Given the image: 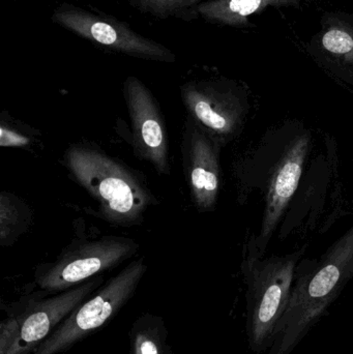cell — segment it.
<instances>
[{"instance_id":"obj_5","label":"cell","mask_w":353,"mask_h":354,"mask_svg":"<svg viewBox=\"0 0 353 354\" xmlns=\"http://www.w3.org/2000/svg\"><path fill=\"white\" fill-rule=\"evenodd\" d=\"M300 255L302 252L265 261L250 260L246 266L249 339L256 353L273 344L278 324L289 304Z\"/></svg>"},{"instance_id":"obj_16","label":"cell","mask_w":353,"mask_h":354,"mask_svg":"<svg viewBox=\"0 0 353 354\" xmlns=\"http://www.w3.org/2000/svg\"><path fill=\"white\" fill-rule=\"evenodd\" d=\"M323 50L331 57L353 70V27L346 23L329 26L321 39Z\"/></svg>"},{"instance_id":"obj_14","label":"cell","mask_w":353,"mask_h":354,"mask_svg":"<svg viewBox=\"0 0 353 354\" xmlns=\"http://www.w3.org/2000/svg\"><path fill=\"white\" fill-rule=\"evenodd\" d=\"M32 220V212L26 203L12 193L0 195V243L12 245L26 231Z\"/></svg>"},{"instance_id":"obj_17","label":"cell","mask_w":353,"mask_h":354,"mask_svg":"<svg viewBox=\"0 0 353 354\" xmlns=\"http://www.w3.org/2000/svg\"><path fill=\"white\" fill-rule=\"evenodd\" d=\"M0 145L2 147H25L30 145V141L24 135L16 132L10 127L1 124V139Z\"/></svg>"},{"instance_id":"obj_11","label":"cell","mask_w":353,"mask_h":354,"mask_svg":"<svg viewBox=\"0 0 353 354\" xmlns=\"http://www.w3.org/2000/svg\"><path fill=\"white\" fill-rule=\"evenodd\" d=\"M308 147L309 137L306 135L298 137L288 147L274 171L267 195L265 218L261 225V249L271 239L282 214L298 189Z\"/></svg>"},{"instance_id":"obj_9","label":"cell","mask_w":353,"mask_h":354,"mask_svg":"<svg viewBox=\"0 0 353 354\" xmlns=\"http://www.w3.org/2000/svg\"><path fill=\"white\" fill-rule=\"evenodd\" d=\"M220 145L200 124L187 116L182 153L184 176L198 212H211L220 191Z\"/></svg>"},{"instance_id":"obj_15","label":"cell","mask_w":353,"mask_h":354,"mask_svg":"<svg viewBox=\"0 0 353 354\" xmlns=\"http://www.w3.org/2000/svg\"><path fill=\"white\" fill-rule=\"evenodd\" d=\"M140 12L155 18L195 20L194 10L202 0H126Z\"/></svg>"},{"instance_id":"obj_1","label":"cell","mask_w":353,"mask_h":354,"mask_svg":"<svg viewBox=\"0 0 353 354\" xmlns=\"http://www.w3.org/2000/svg\"><path fill=\"white\" fill-rule=\"evenodd\" d=\"M64 164L79 185L99 203V216L116 226L140 225L157 200L138 172L99 147L77 143L64 153Z\"/></svg>"},{"instance_id":"obj_7","label":"cell","mask_w":353,"mask_h":354,"mask_svg":"<svg viewBox=\"0 0 353 354\" xmlns=\"http://www.w3.org/2000/svg\"><path fill=\"white\" fill-rule=\"evenodd\" d=\"M52 22L109 51L149 62H176L166 46L135 31L128 23L97 10L62 2L52 12Z\"/></svg>"},{"instance_id":"obj_8","label":"cell","mask_w":353,"mask_h":354,"mask_svg":"<svg viewBox=\"0 0 353 354\" xmlns=\"http://www.w3.org/2000/svg\"><path fill=\"white\" fill-rule=\"evenodd\" d=\"M124 97L132 124L135 153L160 174L169 176L167 131L157 100L149 87L134 76L124 81Z\"/></svg>"},{"instance_id":"obj_6","label":"cell","mask_w":353,"mask_h":354,"mask_svg":"<svg viewBox=\"0 0 353 354\" xmlns=\"http://www.w3.org/2000/svg\"><path fill=\"white\" fill-rule=\"evenodd\" d=\"M138 248L133 239L115 236L72 243L55 261L37 268L35 284L49 295L64 292L117 268L132 258Z\"/></svg>"},{"instance_id":"obj_10","label":"cell","mask_w":353,"mask_h":354,"mask_svg":"<svg viewBox=\"0 0 353 354\" xmlns=\"http://www.w3.org/2000/svg\"><path fill=\"white\" fill-rule=\"evenodd\" d=\"M182 103L193 120L220 143L240 126L242 106L230 87L213 80H192L180 86Z\"/></svg>"},{"instance_id":"obj_4","label":"cell","mask_w":353,"mask_h":354,"mask_svg":"<svg viewBox=\"0 0 353 354\" xmlns=\"http://www.w3.org/2000/svg\"><path fill=\"white\" fill-rule=\"evenodd\" d=\"M147 268L144 257L130 262L78 306L31 354L66 353L107 326L134 297Z\"/></svg>"},{"instance_id":"obj_2","label":"cell","mask_w":353,"mask_h":354,"mask_svg":"<svg viewBox=\"0 0 353 354\" xmlns=\"http://www.w3.org/2000/svg\"><path fill=\"white\" fill-rule=\"evenodd\" d=\"M353 277V227L292 288L269 354H290Z\"/></svg>"},{"instance_id":"obj_3","label":"cell","mask_w":353,"mask_h":354,"mask_svg":"<svg viewBox=\"0 0 353 354\" xmlns=\"http://www.w3.org/2000/svg\"><path fill=\"white\" fill-rule=\"evenodd\" d=\"M105 279L97 276L74 288L48 297L44 291L25 297L0 322V354H31Z\"/></svg>"},{"instance_id":"obj_12","label":"cell","mask_w":353,"mask_h":354,"mask_svg":"<svg viewBox=\"0 0 353 354\" xmlns=\"http://www.w3.org/2000/svg\"><path fill=\"white\" fill-rule=\"evenodd\" d=\"M300 0H207L195 8V19L219 26L246 27L248 18L265 8L298 6Z\"/></svg>"},{"instance_id":"obj_13","label":"cell","mask_w":353,"mask_h":354,"mask_svg":"<svg viewBox=\"0 0 353 354\" xmlns=\"http://www.w3.org/2000/svg\"><path fill=\"white\" fill-rule=\"evenodd\" d=\"M130 354H172L169 332L159 315L143 313L131 326Z\"/></svg>"}]
</instances>
